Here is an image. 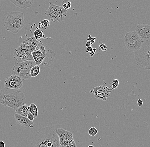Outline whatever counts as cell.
<instances>
[{"label": "cell", "instance_id": "8", "mask_svg": "<svg viewBox=\"0 0 150 147\" xmlns=\"http://www.w3.org/2000/svg\"><path fill=\"white\" fill-rule=\"evenodd\" d=\"M124 42L128 50L134 52L140 48L144 42L135 31L127 32L124 38Z\"/></svg>", "mask_w": 150, "mask_h": 147}, {"label": "cell", "instance_id": "1", "mask_svg": "<svg viewBox=\"0 0 150 147\" xmlns=\"http://www.w3.org/2000/svg\"><path fill=\"white\" fill-rule=\"evenodd\" d=\"M56 127H45L35 134L31 147H60L59 139Z\"/></svg>", "mask_w": 150, "mask_h": 147}, {"label": "cell", "instance_id": "15", "mask_svg": "<svg viewBox=\"0 0 150 147\" xmlns=\"http://www.w3.org/2000/svg\"><path fill=\"white\" fill-rule=\"evenodd\" d=\"M93 93L96 92L103 93L105 94L108 98L110 97V93L112 91L110 88L108 87H104L103 86L93 87Z\"/></svg>", "mask_w": 150, "mask_h": 147}, {"label": "cell", "instance_id": "21", "mask_svg": "<svg viewBox=\"0 0 150 147\" xmlns=\"http://www.w3.org/2000/svg\"><path fill=\"white\" fill-rule=\"evenodd\" d=\"M93 94H94L95 97L98 100L105 101L108 98L107 96L103 93L96 92Z\"/></svg>", "mask_w": 150, "mask_h": 147}, {"label": "cell", "instance_id": "2", "mask_svg": "<svg viewBox=\"0 0 150 147\" xmlns=\"http://www.w3.org/2000/svg\"><path fill=\"white\" fill-rule=\"evenodd\" d=\"M0 104L16 110L26 104V99L20 89L4 87L0 90Z\"/></svg>", "mask_w": 150, "mask_h": 147}, {"label": "cell", "instance_id": "32", "mask_svg": "<svg viewBox=\"0 0 150 147\" xmlns=\"http://www.w3.org/2000/svg\"><path fill=\"white\" fill-rule=\"evenodd\" d=\"M92 44L91 43V42L90 41H88L87 42V43H86V46L88 47L91 46V45Z\"/></svg>", "mask_w": 150, "mask_h": 147}, {"label": "cell", "instance_id": "11", "mask_svg": "<svg viewBox=\"0 0 150 147\" xmlns=\"http://www.w3.org/2000/svg\"><path fill=\"white\" fill-rule=\"evenodd\" d=\"M56 133L59 139L60 145L68 143V141L73 138L72 133L63 129H57Z\"/></svg>", "mask_w": 150, "mask_h": 147}, {"label": "cell", "instance_id": "31", "mask_svg": "<svg viewBox=\"0 0 150 147\" xmlns=\"http://www.w3.org/2000/svg\"><path fill=\"white\" fill-rule=\"evenodd\" d=\"M6 144L4 141H0V147H5Z\"/></svg>", "mask_w": 150, "mask_h": 147}, {"label": "cell", "instance_id": "18", "mask_svg": "<svg viewBox=\"0 0 150 147\" xmlns=\"http://www.w3.org/2000/svg\"><path fill=\"white\" fill-rule=\"evenodd\" d=\"M40 72V68L39 65H36L32 67L30 70V75L31 77H35L39 74Z\"/></svg>", "mask_w": 150, "mask_h": 147}, {"label": "cell", "instance_id": "3", "mask_svg": "<svg viewBox=\"0 0 150 147\" xmlns=\"http://www.w3.org/2000/svg\"><path fill=\"white\" fill-rule=\"evenodd\" d=\"M41 40L34 37H28L15 49L13 58L15 63L28 60H34L32 52L36 48Z\"/></svg>", "mask_w": 150, "mask_h": 147}, {"label": "cell", "instance_id": "17", "mask_svg": "<svg viewBox=\"0 0 150 147\" xmlns=\"http://www.w3.org/2000/svg\"><path fill=\"white\" fill-rule=\"evenodd\" d=\"M16 113L21 116L27 117L30 113V106L25 105L19 107L16 110Z\"/></svg>", "mask_w": 150, "mask_h": 147}, {"label": "cell", "instance_id": "4", "mask_svg": "<svg viewBox=\"0 0 150 147\" xmlns=\"http://www.w3.org/2000/svg\"><path fill=\"white\" fill-rule=\"evenodd\" d=\"M32 55L36 65L45 67L52 64L55 59L56 54L41 41L33 51Z\"/></svg>", "mask_w": 150, "mask_h": 147}, {"label": "cell", "instance_id": "25", "mask_svg": "<svg viewBox=\"0 0 150 147\" xmlns=\"http://www.w3.org/2000/svg\"><path fill=\"white\" fill-rule=\"evenodd\" d=\"M119 85V81L118 79H115L113 81H112V84H111V86L110 87H111L112 88L111 89V90L114 89H116L118 87Z\"/></svg>", "mask_w": 150, "mask_h": 147}, {"label": "cell", "instance_id": "33", "mask_svg": "<svg viewBox=\"0 0 150 147\" xmlns=\"http://www.w3.org/2000/svg\"><path fill=\"white\" fill-rule=\"evenodd\" d=\"M60 147H69V146H68V143H66V144H61Z\"/></svg>", "mask_w": 150, "mask_h": 147}, {"label": "cell", "instance_id": "12", "mask_svg": "<svg viewBox=\"0 0 150 147\" xmlns=\"http://www.w3.org/2000/svg\"><path fill=\"white\" fill-rule=\"evenodd\" d=\"M14 118L18 124H20L25 128H33L34 124L32 121L28 119L27 117L21 116L16 113L14 115Z\"/></svg>", "mask_w": 150, "mask_h": 147}, {"label": "cell", "instance_id": "9", "mask_svg": "<svg viewBox=\"0 0 150 147\" xmlns=\"http://www.w3.org/2000/svg\"><path fill=\"white\" fill-rule=\"evenodd\" d=\"M23 86V80L16 75H12L6 78L4 82L5 87L14 89H20Z\"/></svg>", "mask_w": 150, "mask_h": 147}, {"label": "cell", "instance_id": "34", "mask_svg": "<svg viewBox=\"0 0 150 147\" xmlns=\"http://www.w3.org/2000/svg\"><path fill=\"white\" fill-rule=\"evenodd\" d=\"M88 147H94L93 146H92V145H90V146H89Z\"/></svg>", "mask_w": 150, "mask_h": 147}, {"label": "cell", "instance_id": "5", "mask_svg": "<svg viewBox=\"0 0 150 147\" xmlns=\"http://www.w3.org/2000/svg\"><path fill=\"white\" fill-rule=\"evenodd\" d=\"M24 15L21 12H13L7 15L5 20L4 27L6 30L17 34L24 27Z\"/></svg>", "mask_w": 150, "mask_h": 147}, {"label": "cell", "instance_id": "27", "mask_svg": "<svg viewBox=\"0 0 150 147\" xmlns=\"http://www.w3.org/2000/svg\"><path fill=\"white\" fill-rule=\"evenodd\" d=\"M99 47L102 49V50L103 51H105L107 49V46L106 45L104 44H100Z\"/></svg>", "mask_w": 150, "mask_h": 147}, {"label": "cell", "instance_id": "19", "mask_svg": "<svg viewBox=\"0 0 150 147\" xmlns=\"http://www.w3.org/2000/svg\"><path fill=\"white\" fill-rule=\"evenodd\" d=\"M30 113H31L33 115L35 118H37L38 114L37 106L35 104H31L30 105Z\"/></svg>", "mask_w": 150, "mask_h": 147}, {"label": "cell", "instance_id": "16", "mask_svg": "<svg viewBox=\"0 0 150 147\" xmlns=\"http://www.w3.org/2000/svg\"><path fill=\"white\" fill-rule=\"evenodd\" d=\"M47 10L52 12H55L57 13L64 14H67V13L68 11V10L64 9L62 6L56 5L52 4L51 2H50L49 7Z\"/></svg>", "mask_w": 150, "mask_h": 147}, {"label": "cell", "instance_id": "13", "mask_svg": "<svg viewBox=\"0 0 150 147\" xmlns=\"http://www.w3.org/2000/svg\"><path fill=\"white\" fill-rule=\"evenodd\" d=\"M45 15L51 21H57L59 22L63 21L67 16V14L57 13L55 12H52L48 10L46 11Z\"/></svg>", "mask_w": 150, "mask_h": 147}, {"label": "cell", "instance_id": "26", "mask_svg": "<svg viewBox=\"0 0 150 147\" xmlns=\"http://www.w3.org/2000/svg\"><path fill=\"white\" fill-rule=\"evenodd\" d=\"M68 144L69 147H77L76 143L73 138L68 141Z\"/></svg>", "mask_w": 150, "mask_h": 147}, {"label": "cell", "instance_id": "20", "mask_svg": "<svg viewBox=\"0 0 150 147\" xmlns=\"http://www.w3.org/2000/svg\"><path fill=\"white\" fill-rule=\"evenodd\" d=\"M34 37L37 40H41L42 38H45V35L42 30H36L34 32Z\"/></svg>", "mask_w": 150, "mask_h": 147}, {"label": "cell", "instance_id": "35", "mask_svg": "<svg viewBox=\"0 0 150 147\" xmlns=\"http://www.w3.org/2000/svg\"><path fill=\"white\" fill-rule=\"evenodd\" d=\"M1 79H0V82H1Z\"/></svg>", "mask_w": 150, "mask_h": 147}, {"label": "cell", "instance_id": "28", "mask_svg": "<svg viewBox=\"0 0 150 147\" xmlns=\"http://www.w3.org/2000/svg\"><path fill=\"white\" fill-rule=\"evenodd\" d=\"M27 118H28V119L32 121L35 119L33 115L31 113H30L28 114V116H27Z\"/></svg>", "mask_w": 150, "mask_h": 147}, {"label": "cell", "instance_id": "10", "mask_svg": "<svg viewBox=\"0 0 150 147\" xmlns=\"http://www.w3.org/2000/svg\"><path fill=\"white\" fill-rule=\"evenodd\" d=\"M135 31L143 42L150 40V26L146 24H138Z\"/></svg>", "mask_w": 150, "mask_h": 147}, {"label": "cell", "instance_id": "7", "mask_svg": "<svg viewBox=\"0 0 150 147\" xmlns=\"http://www.w3.org/2000/svg\"><path fill=\"white\" fill-rule=\"evenodd\" d=\"M36 65L34 60H28L15 63L12 69V74L16 75L22 80L30 79L31 77L30 70Z\"/></svg>", "mask_w": 150, "mask_h": 147}, {"label": "cell", "instance_id": "30", "mask_svg": "<svg viewBox=\"0 0 150 147\" xmlns=\"http://www.w3.org/2000/svg\"><path fill=\"white\" fill-rule=\"evenodd\" d=\"M93 51V48L91 46H90L89 47H87V50H86V51L87 52H92V51Z\"/></svg>", "mask_w": 150, "mask_h": 147}, {"label": "cell", "instance_id": "24", "mask_svg": "<svg viewBox=\"0 0 150 147\" xmlns=\"http://www.w3.org/2000/svg\"><path fill=\"white\" fill-rule=\"evenodd\" d=\"M42 27L47 28L50 25V22L49 20L47 19H45L40 22Z\"/></svg>", "mask_w": 150, "mask_h": 147}, {"label": "cell", "instance_id": "22", "mask_svg": "<svg viewBox=\"0 0 150 147\" xmlns=\"http://www.w3.org/2000/svg\"><path fill=\"white\" fill-rule=\"evenodd\" d=\"M62 7L64 9L67 10H69L72 6L71 2L69 0H64L62 2Z\"/></svg>", "mask_w": 150, "mask_h": 147}, {"label": "cell", "instance_id": "6", "mask_svg": "<svg viewBox=\"0 0 150 147\" xmlns=\"http://www.w3.org/2000/svg\"><path fill=\"white\" fill-rule=\"evenodd\" d=\"M134 58L142 68L150 70V40L143 42L140 48L135 52Z\"/></svg>", "mask_w": 150, "mask_h": 147}, {"label": "cell", "instance_id": "14", "mask_svg": "<svg viewBox=\"0 0 150 147\" xmlns=\"http://www.w3.org/2000/svg\"><path fill=\"white\" fill-rule=\"evenodd\" d=\"M17 7L22 9L30 8L33 4V0H9Z\"/></svg>", "mask_w": 150, "mask_h": 147}, {"label": "cell", "instance_id": "29", "mask_svg": "<svg viewBox=\"0 0 150 147\" xmlns=\"http://www.w3.org/2000/svg\"><path fill=\"white\" fill-rule=\"evenodd\" d=\"M137 105L139 107L142 106L143 105V101H142V100L140 99L138 100Z\"/></svg>", "mask_w": 150, "mask_h": 147}, {"label": "cell", "instance_id": "23", "mask_svg": "<svg viewBox=\"0 0 150 147\" xmlns=\"http://www.w3.org/2000/svg\"><path fill=\"white\" fill-rule=\"evenodd\" d=\"M97 133H98V130L95 127H91L89 130L88 134L91 136H96L97 135Z\"/></svg>", "mask_w": 150, "mask_h": 147}]
</instances>
